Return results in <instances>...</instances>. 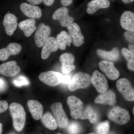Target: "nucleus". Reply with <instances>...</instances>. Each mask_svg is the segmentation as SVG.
<instances>
[{"label":"nucleus","instance_id":"1","mask_svg":"<svg viewBox=\"0 0 134 134\" xmlns=\"http://www.w3.org/2000/svg\"><path fill=\"white\" fill-rule=\"evenodd\" d=\"M9 110L13 119L14 128L18 132H21L24 128L26 120L24 108L20 104L13 103L10 105Z\"/></svg>","mask_w":134,"mask_h":134},{"label":"nucleus","instance_id":"2","mask_svg":"<svg viewBox=\"0 0 134 134\" xmlns=\"http://www.w3.org/2000/svg\"><path fill=\"white\" fill-rule=\"evenodd\" d=\"M91 76L88 74L78 72L72 77L68 87L70 91H73L79 88H85L90 84Z\"/></svg>","mask_w":134,"mask_h":134},{"label":"nucleus","instance_id":"3","mask_svg":"<svg viewBox=\"0 0 134 134\" xmlns=\"http://www.w3.org/2000/svg\"><path fill=\"white\" fill-rule=\"evenodd\" d=\"M108 117L111 120L120 125H124L129 122L130 119L128 111L119 106L114 107L109 112Z\"/></svg>","mask_w":134,"mask_h":134},{"label":"nucleus","instance_id":"4","mask_svg":"<svg viewBox=\"0 0 134 134\" xmlns=\"http://www.w3.org/2000/svg\"><path fill=\"white\" fill-rule=\"evenodd\" d=\"M67 103L70 111V115L75 119H80L83 111V104L81 100L75 96L68 98Z\"/></svg>","mask_w":134,"mask_h":134},{"label":"nucleus","instance_id":"5","mask_svg":"<svg viewBox=\"0 0 134 134\" xmlns=\"http://www.w3.org/2000/svg\"><path fill=\"white\" fill-rule=\"evenodd\" d=\"M63 75L59 72L49 71L42 72L38 78L41 81L51 86H55L61 83Z\"/></svg>","mask_w":134,"mask_h":134},{"label":"nucleus","instance_id":"6","mask_svg":"<svg viewBox=\"0 0 134 134\" xmlns=\"http://www.w3.org/2000/svg\"><path fill=\"white\" fill-rule=\"evenodd\" d=\"M51 108L59 127L61 128L66 127L69 121L62 104L60 103H54L51 106Z\"/></svg>","mask_w":134,"mask_h":134},{"label":"nucleus","instance_id":"7","mask_svg":"<svg viewBox=\"0 0 134 134\" xmlns=\"http://www.w3.org/2000/svg\"><path fill=\"white\" fill-rule=\"evenodd\" d=\"M52 32L51 28L42 23L39 25L36 29L34 40L36 45L38 47H42Z\"/></svg>","mask_w":134,"mask_h":134},{"label":"nucleus","instance_id":"8","mask_svg":"<svg viewBox=\"0 0 134 134\" xmlns=\"http://www.w3.org/2000/svg\"><path fill=\"white\" fill-rule=\"evenodd\" d=\"M118 90L122 94L125 99L128 101L134 100V90L130 82L126 78H121L116 83Z\"/></svg>","mask_w":134,"mask_h":134},{"label":"nucleus","instance_id":"9","mask_svg":"<svg viewBox=\"0 0 134 134\" xmlns=\"http://www.w3.org/2000/svg\"><path fill=\"white\" fill-rule=\"evenodd\" d=\"M52 17L54 20L59 21L63 27H67L74 21V19L69 15L68 9L66 7L58 9L54 12Z\"/></svg>","mask_w":134,"mask_h":134},{"label":"nucleus","instance_id":"10","mask_svg":"<svg viewBox=\"0 0 134 134\" xmlns=\"http://www.w3.org/2000/svg\"><path fill=\"white\" fill-rule=\"evenodd\" d=\"M91 82L99 93H103L108 90L107 79L104 75L98 70H95L93 72L91 77Z\"/></svg>","mask_w":134,"mask_h":134},{"label":"nucleus","instance_id":"11","mask_svg":"<svg viewBox=\"0 0 134 134\" xmlns=\"http://www.w3.org/2000/svg\"><path fill=\"white\" fill-rule=\"evenodd\" d=\"M99 67L107 77L112 80H116L120 76V72L111 62L102 60L98 64Z\"/></svg>","mask_w":134,"mask_h":134},{"label":"nucleus","instance_id":"12","mask_svg":"<svg viewBox=\"0 0 134 134\" xmlns=\"http://www.w3.org/2000/svg\"><path fill=\"white\" fill-rule=\"evenodd\" d=\"M67 27L74 46L77 47L82 46L84 43L85 38L79 25L76 23H73Z\"/></svg>","mask_w":134,"mask_h":134},{"label":"nucleus","instance_id":"13","mask_svg":"<svg viewBox=\"0 0 134 134\" xmlns=\"http://www.w3.org/2000/svg\"><path fill=\"white\" fill-rule=\"evenodd\" d=\"M75 60L74 55L71 53H64L60 55V60L61 63L62 71L63 74H68L75 69V66L74 64Z\"/></svg>","mask_w":134,"mask_h":134},{"label":"nucleus","instance_id":"14","mask_svg":"<svg viewBox=\"0 0 134 134\" xmlns=\"http://www.w3.org/2000/svg\"><path fill=\"white\" fill-rule=\"evenodd\" d=\"M20 8L24 14L31 19H39L42 17L41 8L36 5L23 3L20 5Z\"/></svg>","mask_w":134,"mask_h":134},{"label":"nucleus","instance_id":"15","mask_svg":"<svg viewBox=\"0 0 134 134\" xmlns=\"http://www.w3.org/2000/svg\"><path fill=\"white\" fill-rule=\"evenodd\" d=\"M21 68L15 61L8 62L0 65V74L6 76L13 77L18 74Z\"/></svg>","mask_w":134,"mask_h":134},{"label":"nucleus","instance_id":"16","mask_svg":"<svg viewBox=\"0 0 134 134\" xmlns=\"http://www.w3.org/2000/svg\"><path fill=\"white\" fill-rule=\"evenodd\" d=\"M58 47L56 38L54 37H49L43 46L41 53V58L46 60L49 58L52 53L58 50Z\"/></svg>","mask_w":134,"mask_h":134},{"label":"nucleus","instance_id":"17","mask_svg":"<svg viewBox=\"0 0 134 134\" xmlns=\"http://www.w3.org/2000/svg\"><path fill=\"white\" fill-rule=\"evenodd\" d=\"M21 45L16 43H10L6 48L0 50V60L4 61L10 55H17L21 51Z\"/></svg>","mask_w":134,"mask_h":134},{"label":"nucleus","instance_id":"18","mask_svg":"<svg viewBox=\"0 0 134 134\" xmlns=\"http://www.w3.org/2000/svg\"><path fill=\"white\" fill-rule=\"evenodd\" d=\"M3 24L6 33L8 36H12L17 27V18L13 14L8 13L5 15Z\"/></svg>","mask_w":134,"mask_h":134},{"label":"nucleus","instance_id":"19","mask_svg":"<svg viewBox=\"0 0 134 134\" xmlns=\"http://www.w3.org/2000/svg\"><path fill=\"white\" fill-rule=\"evenodd\" d=\"M115 93L111 90L107 91L100 94L96 99L95 103L113 106L116 103Z\"/></svg>","mask_w":134,"mask_h":134},{"label":"nucleus","instance_id":"20","mask_svg":"<svg viewBox=\"0 0 134 134\" xmlns=\"http://www.w3.org/2000/svg\"><path fill=\"white\" fill-rule=\"evenodd\" d=\"M120 25L123 29L127 31H134V14L126 10L122 13L120 18Z\"/></svg>","mask_w":134,"mask_h":134},{"label":"nucleus","instance_id":"21","mask_svg":"<svg viewBox=\"0 0 134 134\" xmlns=\"http://www.w3.org/2000/svg\"><path fill=\"white\" fill-rule=\"evenodd\" d=\"M110 5L108 0H92L87 4L86 12L89 14H93L98 10L109 8Z\"/></svg>","mask_w":134,"mask_h":134},{"label":"nucleus","instance_id":"22","mask_svg":"<svg viewBox=\"0 0 134 134\" xmlns=\"http://www.w3.org/2000/svg\"><path fill=\"white\" fill-rule=\"evenodd\" d=\"M27 104L34 119L36 120L40 119L43 113V107L41 103L37 100H30Z\"/></svg>","mask_w":134,"mask_h":134},{"label":"nucleus","instance_id":"23","mask_svg":"<svg viewBox=\"0 0 134 134\" xmlns=\"http://www.w3.org/2000/svg\"><path fill=\"white\" fill-rule=\"evenodd\" d=\"M18 26L27 37L31 36L37 29L36 20L31 18L20 22L18 25Z\"/></svg>","mask_w":134,"mask_h":134},{"label":"nucleus","instance_id":"24","mask_svg":"<svg viewBox=\"0 0 134 134\" xmlns=\"http://www.w3.org/2000/svg\"><path fill=\"white\" fill-rule=\"evenodd\" d=\"M97 53L100 58L109 62L116 61L120 57L119 50L117 47H114L110 51L98 49Z\"/></svg>","mask_w":134,"mask_h":134},{"label":"nucleus","instance_id":"25","mask_svg":"<svg viewBox=\"0 0 134 134\" xmlns=\"http://www.w3.org/2000/svg\"><path fill=\"white\" fill-rule=\"evenodd\" d=\"M58 48L61 50H65L66 46L70 47L72 43L71 36L66 31H62L58 34L56 37Z\"/></svg>","mask_w":134,"mask_h":134},{"label":"nucleus","instance_id":"26","mask_svg":"<svg viewBox=\"0 0 134 134\" xmlns=\"http://www.w3.org/2000/svg\"><path fill=\"white\" fill-rule=\"evenodd\" d=\"M80 119L82 120L88 119L91 123L94 124L98 121L99 115L96 109L89 105L83 110Z\"/></svg>","mask_w":134,"mask_h":134},{"label":"nucleus","instance_id":"27","mask_svg":"<svg viewBox=\"0 0 134 134\" xmlns=\"http://www.w3.org/2000/svg\"><path fill=\"white\" fill-rule=\"evenodd\" d=\"M41 119L43 125L48 129L54 130L58 127L57 121L50 113H46Z\"/></svg>","mask_w":134,"mask_h":134},{"label":"nucleus","instance_id":"28","mask_svg":"<svg viewBox=\"0 0 134 134\" xmlns=\"http://www.w3.org/2000/svg\"><path fill=\"white\" fill-rule=\"evenodd\" d=\"M122 55L127 61V67L132 71L134 70V54L131 52L129 49L123 48L121 50Z\"/></svg>","mask_w":134,"mask_h":134},{"label":"nucleus","instance_id":"29","mask_svg":"<svg viewBox=\"0 0 134 134\" xmlns=\"http://www.w3.org/2000/svg\"><path fill=\"white\" fill-rule=\"evenodd\" d=\"M110 130V124L107 121L99 123L96 128L98 134H108Z\"/></svg>","mask_w":134,"mask_h":134},{"label":"nucleus","instance_id":"30","mask_svg":"<svg viewBox=\"0 0 134 134\" xmlns=\"http://www.w3.org/2000/svg\"><path fill=\"white\" fill-rule=\"evenodd\" d=\"M68 131L69 134H78L81 131V125L78 122L72 121L68 126Z\"/></svg>","mask_w":134,"mask_h":134},{"label":"nucleus","instance_id":"31","mask_svg":"<svg viewBox=\"0 0 134 134\" xmlns=\"http://www.w3.org/2000/svg\"><path fill=\"white\" fill-rule=\"evenodd\" d=\"M13 83L17 87H21L23 86H28L30 82L27 77L24 76H19L13 81Z\"/></svg>","mask_w":134,"mask_h":134},{"label":"nucleus","instance_id":"32","mask_svg":"<svg viewBox=\"0 0 134 134\" xmlns=\"http://www.w3.org/2000/svg\"><path fill=\"white\" fill-rule=\"evenodd\" d=\"M125 38L130 44H134V32L127 31L124 33Z\"/></svg>","mask_w":134,"mask_h":134},{"label":"nucleus","instance_id":"33","mask_svg":"<svg viewBox=\"0 0 134 134\" xmlns=\"http://www.w3.org/2000/svg\"><path fill=\"white\" fill-rule=\"evenodd\" d=\"M8 108V104L7 101L2 100L0 101V113L4 112Z\"/></svg>","mask_w":134,"mask_h":134},{"label":"nucleus","instance_id":"34","mask_svg":"<svg viewBox=\"0 0 134 134\" xmlns=\"http://www.w3.org/2000/svg\"><path fill=\"white\" fill-rule=\"evenodd\" d=\"M72 79V77L71 75H69L68 74H65L64 75H63V77L62 81L61 83L63 85H68Z\"/></svg>","mask_w":134,"mask_h":134},{"label":"nucleus","instance_id":"35","mask_svg":"<svg viewBox=\"0 0 134 134\" xmlns=\"http://www.w3.org/2000/svg\"><path fill=\"white\" fill-rule=\"evenodd\" d=\"M7 86V82L2 78L0 77V92H3L6 90Z\"/></svg>","mask_w":134,"mask_h":134},{"label":"nucleus","instance_id":"36","mask_svg":"<svg viewBox=\"0 0 134 134\" xmlns=\"http://www.w3.org/2000/svg\"><path fill=\"white\" fill-rule=\"evenodd\" d=\"M61 3L64 7L71 5L73 3V0H60Z\"/></svg>","mask_w":134,"mask_h":134},{"label":"nucleus","instance_id":"37","mask_svg":"<svg viewBox=\"0 0 134 134\" xmlns=\"http://www.w3.org/2000/svg\"><path fill=\"white\" fill-rule=\"evenodd\" d=\"M30 4L34 5H37L41 4L43 0H26Z\"/></svg>","mask_w":134,"mask_h":134},{"label":"nucleus","instance_id":"38","mask_svg":"<svg viewBox=\"0 0 134 134\" xmlns=\"http://www.w3.org/2000/svg\"><path fill=\"white\" fill-rule=\"evenodd\" d=\"M54 1L55 0H43V2L46 6L50 7L53 5Z\"/></svg>","mask_w":134,"mask_h":134},{"label":"nucleus","instance_id":"39","mask_svg":"<svg viewBox=\"0 0 134 134\" xmlns=\"http://www.w3.org/2000/svg\"><path fill=\"white\" fill-rule=\"evenodd\" d=\"M129 50H130L131 52L134 54V44L129 43L128 46Z\"/></svg>","mask_w":134,"mask_h":134},{"label":"nucleus","instance_id":"40","mask_svg":"<svg viewBox=\"0 0 134 134\" xmlns=\"http://www.w3.org/2000/svg\"><path fill=\"white\" fill-rule=\"evenodd\" d=\"M122 2L125 4H129L134 1V0H122Z\"/></svg>","mask_w":134,"mask_h":134},{"label":"nucleus","instance_id":"41","mask_svg":"<svg viewBox=\"0 0 134 134\" xmlns=\"http://www.w3.org/2000/svg\"><path fill=\"white\" fill-rule=\"evenodd\" d=\"M3 127L1 123H0V134H2V132Z\"/></svg>","mask_w":134,"mask_h":134},{"label":"nucleus","instance_id":"42","mask_svg":"<svg viewBox=\"0 0 134 134\" xmlns=\"http://www.w3.org/2000/svg\"><path fill=\"white\" fill-rule=\"evenodd\" d=\"M88 134H98L97 133H89Z\"/></svg>","mask_w":134,"mask_h":134},{"label":"nucleus","instance_id":"43","mask_svg":"<svg viewBox=\"0 0 134 134\" xmlns=\"http://www.w3.org/2000/svg\"><path fill=\"white\" fill-rule=\"evenodd\" d=\"M134 108L133 107V114H134Z\"/></svg>","mask_w":134,"mask_h":134},{"label":"nucleus","instance_id":"44","mask_svg":"<svg viewBox=\"0 0 134 134\" xmlns=\"http://www.w3.org/2000/svg\"><path fill=\"white\" fill-rule=\"evenodd\" d=\"M110 134H115L114 133H110Z\"/></svg>","mask_w":134,"mask_h":134},{"label":"nucleus","instance_id":"45","mask_svg":"<svg viewBox=\"0 0 134 134\" xmlns=\"http://www.w3.org/2000/svg\"><path fill=\"white\" fill-rule=\"evenodd\" d=\"M57 134H63L62 133H58Z\"/></svg>","mask_w":134,"mask_h":134},{"label":"nucleus","instance_id":"46","mask_svg":"<svg viewBox=\"0 0 134 134\" xmlns=\"http://www.w3.org/2000/svg\"><path fill=\"white\" fill-rule=\"evenodd\" d=\"M112 1H114V0H112Z\"/></svg>","mask_w":134,"mask_h":134},{"label":"nucleus","instance_id":"47","mask_svg":"<svg viewBox=\"0 0 134 134\" xmlns=\"http://www.w3.org/2000/svg\"></svg>","mask_w":134,"mask_h":134}]
</instances>
